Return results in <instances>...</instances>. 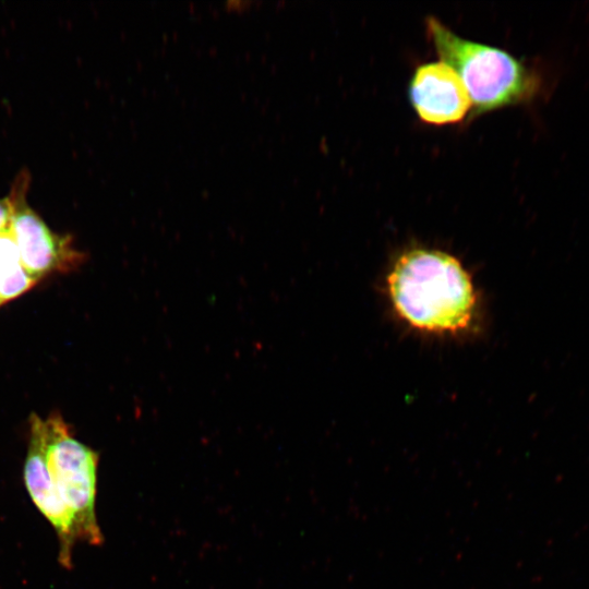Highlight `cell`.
Wrapping results in <instances>:
<instances>
[{"label":"cell","instance_id":"cell-5","mask_svg":"<svg viewBox=\"0 0 589 589\" xmlns=\"http://www.w3.org/2000/svg\"><path fill=\"white\" fill-rule=\"evenodd\" d=\"M408 94L412 108L425 123H457L471 112L472 103L461 79L442 60L417 67Z\"/></svg>","mask_w":589,"mask_h":589},{"label":"cell","instance_id":"cell-6","mask_svg":"<svg viewBox=\"0 0 589 589\" xmlns=\"http://www.w3.org/2000/svg\"><path fill=\"white\" fill-rule=\"evenodd\" d=\"M10 230L24 268L36 280L70 271L83 260L71 238L52 232L25 200L17 206Z\"/></svg>","mask_w":589,"mask_h":589},{"label":"cell","instance_id":"cell-8","mask_svg":"<svg viewBox=\"0 0 589 589\" xmlns=\"http://www.w3.org/2000/svg\"><path fill=\"white\" fill-rule=\"evenodd\" d=\"M27 176L21 175L11 193L0 199V232L10 231L17 206L25 200Z\"/></svg>","mask_w":589,"mask_h":589},{"label":"cell","instance_id":"cell-3","mask_svg":"<svg viewBox=\"0 0 589 589\" xmlns=\"http://www.w3.org/2000/svg\"><path fill=\"white\" fill-rule=\"evenodd\" d=\"M46 464L51 482L72 513L77 539L100 545L104 537L96 515L99 456L77 441L60 416L45 420Z\"/></svg>","mask_w":589,"mask_h":589},{"label":"cell","instance_id":"cell-9","mask_svg":"<svg viewBox=\"0 0 589 589\" xmlns=\"http://www.w3.org/2000/svg\"><path fill=\"white\" fill-rule=\"evenodd\" d=\"M1 304H3V302H2L1 299H0V305H1Z\"/></svg>","mask_w":589,"mask_h":589},{"label":"cell","instance_id":"cell-1","mask_svg":"<svg viewBox=\"0 0 589 589\" xmlns=\"http://www.w3.org/2000/svg\"><path fill=\"white\" fill-rule=\"evenodd\" d=\"M388 290L399 315L429 332H456L472 317V284L453 256L432 250L401 255L388 277Z\"/></svg>","mask_w":589,"mask_h":589},{"label":"cell","instance_id":"cell-2","mask_svg":"<svg viewBox=\"0 0 589 589\" xmlns=\"http://www.w3.org/2000/svg\"><path fill=\"white\" fill-rule=\"evenodd\" d=\"M428 34L442 61L461 79L472 103V116L533 100L543 77L508 51L464 38L435 17L426 19Z\"/></svg>","mask_w":589,"mask_h":589},{"label":"cell","instance_id":"cell-4","mask_svg":"<svg viewBox=\"0 0 589 589\" xmlns=\"http://www.w3.org/2000/svg\"><path fill=\"white\" fill-rule=\"evenodd\" d=\"M23 480L33 503L57 533L60 565L70 569L72 550L77 539L76 527L73 515L58 495L47 468L45 420L34 413L29 418V438Z\"/></svg>","mask_w":589,"mask_h":589},{"label":"cell","instance_id":"cell-7","mask_svg":"<svg viewBox=\"0 0 589 589\" xmlns=\"http://www.w3.org/2000/svg\"><path fill=\"white\" fill-rule=\"evenodd\" d=\"M36 279L24 268L11 230L0 232V299L4 303L31 289Z\"/></svg>","mask_w":589,"mask_h":589}]
</instances>
